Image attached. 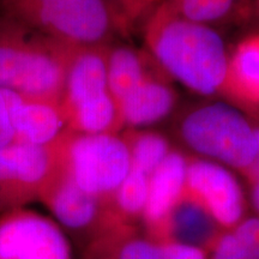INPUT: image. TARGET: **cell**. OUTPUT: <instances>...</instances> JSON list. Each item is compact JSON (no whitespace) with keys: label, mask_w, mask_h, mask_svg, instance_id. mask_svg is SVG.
<instances>
[{"label":"cell","mask_w":259,"mask_h":259,"mask_svg":"<svg viewBox=\"0 0 259 259\" xmlns=\"http://www.w3.org/2000/svg\"><path fill=\"white\" fill-rule=\"evenodd\" d=\"M189 161L179 151L170 150L149 176L148 200L143 218L151 227L166 226L170 212L186 191Z\"/></svg>","instance_id":"7c38bea8"},{"label":"cell","mask_w":259,"mask_h":259,"mask_svg":"<svg viewBox=\"0 0 259 259\" xmlns=\"http://www.w3.org/2000/svg\"><path fill=\"white\" fill-rule=\"evenodd\" d=\"M216 221L208 210L192 196L181 198L170 212L166 227L174 240L202 247L209 244L215 235Z\"/></svg>","instance_id":"2e32d148"},{"label":"cell","mask_w":259,"mask_h":259,"mask_svg":"<svg viewBox=\"0 0 259 259\" xmlns=\"http://www.w3.org/2000/svg\"><path fill=\"white\" fill-rule=\"evenodd\" d=\"M18 95L0 88V147L15 142L14 106Z\"/></svg>","instance_id":"7402d4cb"},{"label":"cell","mask_w":259,"mask_h":259,"mask_svg":"<svg viewBox=\"0 0 259 259\" xmlns=\"http://www.w3.org/2000/svg\"><path fill=\"white\" fill-rule=\"evenodd\" d=\"M130 36L143 28L161 0H105Z\"/></svg>","instance_id":"ffe728a7"},{"label":"cell","mask_w":259,"mask_h":259,"mask_svg":"<svg viewBox=\"0 0 259 259\" xmlns=\"http://www.w3.org/2000/svg\"><path fill=\"white\" fill-rule=\"evenodd\" d=\"M114 259H171L164 242L142 238L125 239L115 251Z\"/></svg>","instance_id":"44dd1931"},{"label":"cell","mask_w":259,"mask_h":259,"mask_svg":"<svg viewBox=\"0 0 259 259\" xmlns=\"http://www.w3.org/2000/svg\"><path fill=\"white\" fill-rule=\"evenodd\" d=\"M164 246L171 259H206L205 252L198 246L178 241H166Z\"/></svg>","instance_id":"d4e9b609"},{"label":"cell","mask_w":259,"mask_h":259,"mask_svg":"<svg viewBox=\"0 0 259 259\" xmlns=\"http://www.w3.org/2000/svg\"><path fill=\"white\" fill-rule=\"evenodd\" d=\"M254 2H255V6H257V10L259 12V0H254Z\"/></svg>","instance_id":"83f0119b"},{"label":"cell","mask_w":259,"mask_h":259,"mask_svg":"<svg viewBox=\"0 0 259 259\" xmlns=\"http://www.w3.org/2000/svg\"><path fill=\"white\" fill-rule=\"evenodd\" d=\"M254 183L252 186V192H251V200L252 205L255 209V211L259 213V177L253 178Z\"/></svg>","instance_id":"484cf974"},{"label":"cell","mask_w":259,"mask_h":259,"mask_svg":"<svg viewBox=\"0 0 259 259\" xmlns=\"http://www.w3.org/2000/svg\"><path fill=\"white\" fill-rule=\"evenodd\" d=\"M177 99L167 74L162 70L151 73L118 103L122 126L134 130L162 120L173 111Z\"/></svg>","instance_id":"8fae6325"},{"label":"cell","mask_w":259,"mask_h":259,"mask_svg":"<svg viewBox=\"0 0 259 259\" xmlns=\"http://www.w3.org/2000/svg\"><path fill=\"white\" fill-rule=\"evenodd\" d=\"M0 15L73 47L127 36L105 0H0Z\"/></svg>","instance_id":"3957f363"},{"label":"cell","mask_w":259,"mask_h":259,"mask_svg":"<svg viewBox=\"0 0 259 259\" xmlns=\"http://www.w3.org/2000/svg\"><path fill=\"white\" fill-rule=\"evenodd\" d=\"M179 135L194 153L239 170L251 171L257 160L255 127L234 107L216 102L191 109Z\"/></svg>","instance_id":"5b68a950"},{"label":"cell","mask_w":259,"mask_h":259,"mask_svg":"<svg viewBox=\"0 0 259 259\" xmlns=\"http://www.w3.org/2000/svg\"><path fill=\"white\" fill-rule=\"evenodd\" d=\"M77 48L0 15V88L60 103Z\"/></svg>","instance_id":"7a4b0ae2"},{"label":"cell","mask_w":259,"mask_h":259,"mask_svg":"<svg viewBox=\"0 0 259 259\" xmlns=\"http://www.w3.org/2000/svg\"><path fill=\"white\" fill-rule=\"evenodd\" d=\"M252 259H259V218L240 221L233 229Z\"/></svg>","instance_id":"603a6c76"},{"label":"cell","mask_w":259,"mask_h":259,"mask_svg":"<svg viewBox=\"0 0 259 259\" xmlns=\"http://www.w3.org/2000/svg\"><path fill=\"white\" fill-rule=\"evenodd\" d=\"M255 136H257V145H258V154H257V160H255V163L253 168L251 169V176L255 178V177H259V126L258 127H255Z\"/></svg>","instance_id":"4316f807"},{"label":"cell","mask_w":259,"mask_h":259,"mask_svg":"<svg viewBox=\"0 0 259 259\" xmlns=\"http://www.w3.org/2000/svg\"><path fill=\"white\" fill-rule=\"evenodd\" d=\"M61 167L80 189L103 199L127 177L132 162L122 135L67 130L61 141Z\"/></svg>","instance_id":"8992f818"},{"label":"cell","mask_w":259,"mask_h":259,"mask_svg":"<svg viewBox=\"0 0 259 259\" xmlns=\"http://www.w3.org/2000/svg\"><path fill=\"white\" fill-rule=\"evenodd\" d=\"M111 45L78 47L74 51L60 100L71 131L118 134L124 127L118 103L108 85L107 61Z\"/></svg>","instance_id":"277c9868"},{"label":"cell","mask_w":259,"mask_h":259,"mask_svg":"<svg viewBox=\"0 0 259 259\" xmlns=\"http://www.w3.org/2000/svg\"><path fill=\"white\" fill-rule=\"evenodd\" d=\"M186 191L203 204L218 225L234 228L241 221L244 213L241 187L223 164L211 160L190 161Z\"/></svg>","instance_id":"9c48e42d"},{"label":"cell","mask_w":259,"mask_h":259,"mask_svg":"<svg viewBox=\"0 0 259 259\" xmlns=\"http://www.w3.org/2000/svg\"><path fill=\"white\" fill-rule=\"evenodd\" d=\"M223 95L251 107H259V34L250 35L229 53Z\"/></svg>","instance_id":"5bb4252c"},{"label":"cell","mask_w":259,"mask_h":259,"mask_svg":"<svg viewBox=\"0 0 259 259\" xmlns=\"http://www.w3.org/2000/svg\"><path fill=\"white\" fill-rule=\"evenodd\" d=\"M108 85L116 103L151 73L162 70L149 52L131 46H114L108 50Z\"/></svg>","instance_id":"9a60e30c"},{"label":"cell","mask_w":259,"mask_h":259,"mask_svg":"<svg viewBox=\"0 0 259 259\" xmlns=\"http://www.w3.org/2000/svg\"><path fill=\"white\" fill-rule=\"evenodd\" d=\"M143 35L147 51L169 78L200 95L225 92L229 53L209 24L176 14L161 0Z\"/></svg>","instance_id":"6da1fadb"},{"label":"cell","mask_w":259,"mask_h":259,"mask_svg":"<svg viewBox=\"0 0 259 259\" xmlns=\"http://www.w3.org/2000/svg\"><path fill=\"white\" fill-rule=\"evenodd\" d=\"M38 202L65 232H85L101 218L102 199L80 189L63 167L44 190Z\"/></svg>","instance_id":"30bf717a"},{"label":"cell","mask_w":259,"mask_h":259,"mask_svg":"<svg viewBox=\"0 0 259 259\" xmlns=\"http://www.w3.org/2000/svg\"><path fill=\"white\" fill-rule=\"evenodd\" d=\"M149 192V176L131 168L112 198L119 211L127 216H143Z\"/></svg>","instance_id":"ac0fdd59"},{"label":"cell","mask_w":259,"mask_h":259,"mask_svg":"<svg viewBox=\"0 0 259 259\" xmlns=\"http://www.w3.org/2000/svg\"><path fill=\"white\" fill-rule=\"evenodd\" d=\"M63 136L48 145L12 142L0 147V213L40 199L61 168Z\"/></svg>","instance_id":"52a82bcc"},{"label":"cell","mask_w":259,"mask_h":259,"mask_svg":"<svg viewBox=\"0 0 259 259\" xmlns=\"http://www.w3.org/2000/svg\"><path fill=\"white\" fill-rule=\"evenodd\" d=\"M131 155L132 168L150 176L170 153V145L163 136L150 131L130 130L122 135Z\"/></svg>","instance_id":"e0dca14e"},{"label":"cell","mask_w":259,"mask_h":259,"mask_svg":"<svg viewBox=\"0 0 259 259\" xmlns=\"http://www.w3.org/2000/svg\"><path fill=\"white\" fill-rule=\"evenodd\" d=\"M212 259H252L234 232L222 234L213 246Z\"/></svg>","instance_id":"cb8c5ba5"},{"label":"cell","mask_w":259,"mask_h":259,"mask_svg":"<svg viewBox=\"0 0 259 259\" xmlns=\"http://www.w3.org/2000/svg\"><path fill=\"white\" fill-rule=\"evenodd\" d=\"M178 15L210 24L229 14L236 0H163Z\"/></svg>","instance_id":"d6986e66"},{"label":"cell","mask_w":259,"mask_h":259,"mask_svg":"<svg viewBox=\"0 0 259 259\" xmlns=\"http://www.w3.org/2000/svg\"><path fill=\"white\" fill-rule=\"evenodd\" d=\"M15 142L31 145H48L67 131L60 103L25 99L19 96L14 106Z\"/></svg>","instance_id":"4fadbf2b"},{"label":"cell","mask_w":259,"mask_h":259,"mask_svg":"<svg viewBox=\"0 0 259 259\" xmlns=\"http://www.w3.org/2000/svg\"><path fill=\"white\" fill-rule=\"evenodd\" d=\"M0 259H73L64 231L51 216L19 208L0 213Z\"/></svg>","instance_id":"ba28073f"}]
</instances>
